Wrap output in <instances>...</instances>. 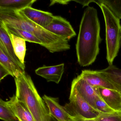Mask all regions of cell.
Returning a JSON list of instances; mask_svg holds the SVG:
<instances>
[{
  "instance_id": "6da1fadb",
  "label": "cell",
  "mask_w": 121,
  "mask_h": 121,
  "mask_svg": "<svg viewBox=\"0 0 121 121\" xmlns=\"http://www.w3.org/2000/svg\"><path fill=\"white\" fill-rule=\"evenodd\" d=\"M97 10L88 6L84 11L76 44L78 61L81 66H88L96 60L102 39Z\"/></svg>"
},
{
  "instance_id": "7a4b0ae2",
  "label": "cell",
  "mask_w": 121,
  "mask_h": 121,
  "mask_svg": "<svg viewBox=\"0 0 121 121\" xmlns=\"http://www.w3.org/2000/svg\"><path fill=\"white\" fill-rule=\"evenodd\" d=\"M0 22L31 33L39 39L42 46L51 53L65 51L70 48L69 41L30 21L20 10L0 9Z\"/></svg>"
},
{
  "instance_id": "3957f363",
  "label": "cell",
  "mask_w": 121,
  "mask_h": 121,
  "mask_svg": "<svg viewBox=\"0 0 121 121\" xmlns=\"http://www.w3.org/2000/svg\"><path fill=\"white\" fill-rule=\"evenodd\" d=\"M16 95L28 108L35 121H49L50 114L44 100L41 97L29 75L20 73L15 78Z\"/></svg>"
},
{
  "instance_id": "277c9868",
  "label": "cell",
  "mask_w": 121,
  "mask_h": 121,
  "mask_svg": "<svg viewBox=\"0 0 121 121\" xmlns=\"http://www.w3.org/2000/svg\"><path fill=\"white\" fill-rule=\"evenodd\" d=\"M98 6L102 12L105 22L106 58L109 65H112L121 46L120 20L104 4L100 3Z\"/></svg>"
},
{
  "instance_id": "5b68a950",
  "label": "cell",
  "mask_w": 121,
  "mask_h": 121,
  "mask_svg": "<svg viewBox=\"0 0 121 121\" xmlns=\"http://www.w3.org/2000/svg\"><path fill=\"white\" fill-rule=\"evenodd\" d=\"M69 102L64 107L72 117L85 119H95L100 114L99 112L92 107L79 94L75 88L71 87Z\"/></svg>"
},
{
  "instance_id": "8992f818",
  "label": "cell",
  "mask_w": 121,
  "mask_h": 121,
  "mask_svg": "<svg viewBox=\"0 0 121 121\" xmlns=\"http://www.w3.org/2000/svg\"><path fill=\"white\" fill-rule=\"evenodd\" d=\"M44 28L68 41L76 35L70 22L60 16H54L52 22Z\"/></svg>"
},
{
  "instance_id": "52a82bcc",
  "label": "cell",
  "mask_w": 121,
  "mask_h": 121,
  "mask_svg": "<svg viewBox=\"0 0 121 121\" xmlns=\"http://www.w3.org/2000/svg\"><path fill=\"white\" fill-rule=\"evenodd\" d=\"M71 87L75 88L81 96L92 107L97 110L95 101L99 95L95 87L87 82L80 75L73 79Z\"/></svg>"
},
{
  "instance_id": "ba28073f",
  "label": "cell",
  "mask_w": 121,
  "mask_h": 121,
  "mask_svg": "<svg viewBox=\"0 0 121 121\" xmlns=\"http://www.w3.org/2000/svg\"><path fill=\"white\" fill-rule=\"evenodd\" d=\"M20 11L28 19L44 28L51 23L54 17L51 13L36 9L31 7L25 8Z\"/></svg>"
},
{
  "instance_id": "9c48e42d",
  "label": "cell",
  "mask_w": 121,
  "mask_h": 121,
  "mask_svg": "<svg viewBox=\"0 0 121 121\" xmlns=\"http://www.w3.org/2000/svg\"><path fill=\"white\" fill-rule=\"evenodd\" d=\"M43 99L48 109L50 115L58 121H69L72 117L69 114L64 106L59 103L58 98L52 97L46 95L43 96Z\"/></svg>"
},
{
  "instance_id": "30bf717a",
  "label": "cell",
  "mask_w": 121,
  "mask_h": 121,
  "mask_svg": "<svg viewBox=\"0 0 121 121\" xmlns=\"http://www.w3.org/2000/svg\"><path fill=\"white\" fill-rule=\"evenodd\" d=\"M80 75L94 87H100L117 90L114 86L98 70H83Z\"/></svg>"
},
{
  "instance_id": "8fae6325",
  "label": "cell",
  "mask_w": 121,
  "mask_h": 121,
  "mask_svg": "<svg viewBox=\"0 0 121 121\" xmlns=\"http://www.w3.org/2000/svg\"><path fill=\"white\" fill-rule=\"evenodd\" d=\"M100 97L112 109L121 112V92L105 88L95 87Z\"/></svg>"
},
{
  "instance_id": "7c38bea8",
  "label": "cell",
  "mask_w": 121,
  "mask_h": 121,
  "mask_svg": "<svg viewBox=\"0 0 121 121\" xmlns=\"http://www.w3.org/2000/svg\"><path fill=\"white\" fill-rule=\"evenodd\" d=\"M64 71V64L51 66L43 65L35 70L36 74L46 80L48 82H53L59 83Z\"/></svg>"
},
{
  "instance_id": "4fadbf2b",
  "label": "cell",
  "mask_w": 121,
  "mask_h": 121,
  "mask_svg": "<svg viewBox=\"0 0 121 121\" xmlns=\"http://www.w3.org/2000/svg\"><path fill=\"white\" fill-rule=\"evenodd\" d=\"M7 102L19 121H35L30 111L16 95L10 97Z\"/></svg>"
},
{
  "instance_id": "5bb4252c",
  "label": "cell",
  "mask_w": 121,
  "mask_h": 121,
  "mask_svg": "<svg viewBox=\"0 0 121 121\" xmlns=\"http://www.w3.org/2000/svg\"><path fill=\"white\" fill-rule=\"evenodd\" d=\"M0 43L3 45L9 56L17 65L25 69V65L22 63L15 54L7 30L4 25L1 22H0Z\"/></svg>"
},
{
  "instance_id": "9a60e30c",
  "label": "cell",
  "mask_w": 121,
  "mask_h": 121,
  "mask_svg": "<svg viewBox=\"0 0 121 121\" xmlns=\"http://www.w3.org/2000/svg\"><path fill=\"white\" fill-rule=\"evenodd\" d=\"M0 64L9 72L13 77H17L20 73L25 72V69L15 62L8 54L3 44L0 43Z\"/></svg>"
},
{
  "instance_id": "2e32d148",
  "label": "cell",
  "mask_w": 121,
  "mask_h": 121,
  "mask_svg": "<svg viewBox=\"0 0 121 121\" xmlns=\"http://www.w3.org/2000/svg\"><path fill=\"white\" fill-rule=\"evenodd\" d=\"M98 71L105 76L118 91L121 92V69L112 65Z\"/></svg>"
},
{
  "instance_id": "e0dca14e",
  "label": "cell",
  "mask_w": 121,
  "mask_h": 121,
  "mask_svg": "<svg viewBox=\"0 0 121 121\" xmlns=\"http://www.w3.org/2000/svg\"><path fill=\"white\" fill-rule=\"evenodd\" d=\"M36 0H0V9L7 10H21L31 7Z\"/></svg>"
},
{
  "instance_id": "ac0fdd59",
  "label": "cell",
  "mask_w": 121,
  "mask_h": 121,
  "mask_svg": "<svg viewBox=\"0 0 121 121\" xmlns=\"http://www.w3.org/2000/svg\"><path fill=\"white\" fill-rule=\"evenodd\" d=\"M14 51L16 56L23 65H25L24 59L26 55V41L8 31Z\"/></svg>"
},
{
  "instance_id": "d6986e66",
  "label": "cell",
  "mask_w": 121,
  "mask_h": 121,
  "mask_svg": "<svg viewBox=\"0 0 121 121\" xmlns=\"http://www.w3.org/2000/svg\"><path fill=\"white\" fill-rule=\"evenodd\" d=\"M4 25L8 31L19 37L22 38L26 41L38 44L41 46L43 45L41 42L31 33L24 30L18 29L5 25Z\"/></svg>"
},
{
  "instance_id": "ffe728a7",
  "label": "cell",
  "mask_w": 121,
  "mask_h": 121,
  "mask_svg": "<svg viewBox=\"0 0 121 121\" xmlns=\"http://www.w3.org/2000/svg\"><path fill=\"white\" fill-rule=\"evenodd\" d=\"M0 119L4 121H19L7 101L0 100Z\"/></svg>"
},
{
  "instance_id": "44dd1931",
  "label": "cell",
  "mask_w": 121,
  "mask_h": 121,
  "mask_svg": "<svg viewBox=\"0 0 121 121\" xmlns=\"http://www.w3.org/2000/svg\"><path fill=\"white\" fill-rule=\"evenodd\" d=\"M100 3L106 5L117 18L121 19V0H97L96 4L98 5Z\"/></svg>"
},
{
  "instance_id": "7402d4cb",
  "label": "cell",
  "mask_w": 121,
  "mask_h": 121,
  "mask_svg": "<svg viewBox=\"0 0 121 121\" xmlns=\"http://www.w3.org/2000/svg\"><path fill=\"white\" fill-rule=\"evenodd\" d=\"M95 105L96 109L100 114H110L116 112L111 108L100 96L95 100Z\"/></svg>"
},
{
  "instance_id": "603a6c76",
  "label": "cell",
  "mask_w": 121,
  "mask_h": 121,
  "mask_svg": "<svg viewBox=\"0 0 121 121\" xmlns=\"http://www.w3.org/2000/svg\"><path fill=\"white\" fill-rule=\"evenodd\" d=\"M98 121H121V112L110 114H100L96 118Z\"/></svg>"
},
{
  "instance_id": "cb8c5ba5",
  "label": "cell",
  "mask_w": 121,
  "mask_h": 121,
  "mask_svg": "<svg viewBox=\"0 0 121 121\" xmlns=\"http://www.w3.org/2000/svg\"><path fill=\"white\" fill-rule=\"evenodd\" d=\"M8 75H10L9 71L2 65L0 64V81H1Z\"/></svg>"
},
{
  "instance_id": "d4e9b609",
  "label": "cell",
  "mask_w": 121,
  "mask_h": 121,
  "mask_svg": "<svg viewBox=\"0 0 121 121\" xmlns=\"http://www.w3.org/2000/svg\"><path fill=\"white\" fill-rule=\"evenodd\" d=\"M74 1L78 3L79 4L82 5L83 6V7H86V6H88L90 3L92 2L95 3H97V0H72V1Z\"/></svg>"
},
{
  "instance_id": "484cf974",
  "label": "cell",
  "mask_w": 121,
  "mask_h": 121,
  "mask_svg": "<svg viewBox=\"0 0 121 121\" xmlns=\"http://www.w3.org/2000/svg\"><path fill=\"white\" fill-rule=\"evenodd\" d=\"M72 0H51V3H50V6H52V5H54L55 4H61L63 5H66L67 4L69 3L70 2H71Z\"/></svg>"
},
{
  "instance_id": "4316f807",
  "label": "cell",
  "mask_w": 121,
  "mask_h": 121,
  "mask_svg": "<svg viewBox=\"0 0 121 121\" xmlns=\"http://www.w3.org/2000/svg\"><path fill=\"white\" fill-rule=\"evenodd\" d=\"M69 121H98L96 119H85L78 117H72Z\"/></svg>"
},
{
  "instance_id": "83f0119b",
  "label": "cell",
  "mask_w": 121,
  "mask_h": 121,
  "mask_svg": "<svg viewBox=\"0 0 121 121\" xmlns=\"http://www.w3.org/2000/svg\"><path fill=\"white\" fill-rule=\"evenodd\" d=\"M49 121H58L54 117H52L51 115H50L49 117Z\"/></svg>"
}]
</instances>
